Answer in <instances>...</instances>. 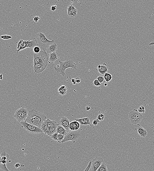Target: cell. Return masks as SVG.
<instances>
[{"label": "cell", "instance_id": "cell-1", "mask_svg": "<svg viewBox=\"0 0 154 171\" xmlns=\"http://www.w3.org/2000/svg\"><path fill=\"white\" fill-rule=\"evenodd\" d=\"M46 120V115L38 111L32 109L29 111L28 116L25 122L41 128L43 122Z\"/></svg>", "mask_w": 154, "mask_h": 171}, {"label": "cell", "instance_id": "cell-2", "mask_svg": "<svg viewBox=\"0 0 154 171\" xmlns=\"http://www.w3.org/2000/svg\"><path fill=\"white\" fill-rule=\"evenodd\" d=\"M59 62L60 65H57V67H54V68L57 73L63 76H65V71L67 68H70L77 70V65L72 60H67L63 62L59 61Z\"/></svg>", "mask_w": 154, "mask_h": 171}, {"label": "cell", "instance_id": "cell-3", "mask_svg": "<svg viewBox=\"0 0 154 171\" xmlns=\"http://www.w3.org/2000/svg\"><path fill=\"white\" fill-rule=\"evenodd\" d=\"M36 39L38 46L40 47L41 50H46L49 46L55 43L54 40H49L46 37L45 34L40 32H38L37 34Z\"/></svg>", "mask_w": 154, "mask_h": 171}, {"label": "cell", "instance_id": "cell-4", "mask_svg": "<svg viewBox=\"0 0 154 171\" xmlns=\"http://www.w3.org/2000/svg\"><path fill=\"white\" fill-rule=\"evenodd\" d=\"M48 56L46 50H41L38 53H34L33 64L42 63L48 65Z\"/></svg>", "mask_w": 154, "mask_h": 171}, {"label": "cell", "instance_id": "cell-5", "mask_svg": "<svg viewBox=\"0 0 154 171\" xmlns=\"http://www.w3.org/2000/svg\"><path fill=\"white\" fill-rule=\"evenodd\" d=\"M129 118L132 124L138 125L141 122L143 116L138 110L134 109L129 112Z\"/></svg>", "mask_w": 154, "mask_h": 171}, {"label": "cell", "instance_id": "cell-6", "mask_svg": "<svg viewBox=\"0 0 154 171\" xmlns=\"http://www.w3.org/2000/svg\"><path fill=\"white\" fill-rule=\"evenodd\" d=\"M20 123L23 127L30 133L36 134L43 133L41 128L29 123L25 121L21 122Z\"/></svg>", "mask_w": 154, "mask_h": 171}, {"label": "cell", "instance_id": "cell-7", "mask_svg": "<svg viewBox=\"0 0 154 171\" xmlns=\"http://www.w3.org/2000/svg\"><path fill=\"white\" fill-rule=\"evenodd\" d=\"M80 136V133L79 131H77V130L70 131L65 136L64 139L62 141L61 143L69 141H76L79 139Z\"/></svg>", "mask_w": 154, "mask_h": 171}, {"label": "cell", "instance_id": "cell-8", "mask_svg": "<svg viewBox=\"0 0 154 171\" xmlns=\"http://www.w3.org/2000/svg\"><path fill=\"white\" fill-rule=\"evenodd\" d=\"M104 162V159L101 157H97L91 161V171H97L103 163Z\"/></svg>", "mask_w": 154, "mask_h": 171}, {"label": "cell", "instance_id": "cell-9", "mask_svg": "<svg viewBox=\"0 0 154 171\" xmlns=\"http://www.w3.org/2000/svg\"><path fill=\"white\" fill-rule=\"evenodd\" d=\"M70 122L69 120L66 117H62L60 121V125L64 127L67 130V132H70L69 129Z\"/></svg>", "mask_w": 154, "mask_h": 171}, {"label": "cell", "instance_id": "cell-10", "mask_svg": "<svg viewBox=\"0 0 154 171\" xmlns=\"http://www.w3.org/2000/svg\"><path fill=\"white\" fill-rule=\"evenodd\" d=\"M47 66V65L42 63L33 64L34 71L35 73H41L46 69Z\"/></svg>", "mask_w": 154, "mask_h": 171}, {"label": "cell", "instance_id": "cell-11", "mask_svg": "<svg viewBox=\"0 0 154 171\" xmlns=\"http://www.w3.org/2000/svg\"><path fill=\"white\" fill-rule=\"evenodd\" d=\"M108 67L106 64L103 63V65H99L97 66V70L101 74H105L108 70Z\"/></svg>", "mask_w": 154, "mask_h": 171}, {"label": "cell", "instance_id": "cell-12", "mask_svg": "<svg viewBox=\"0 0 154 171\" xmlns=\"http://www.w3.org/2000/svg\"><path fill=\"white\" fill-rule=\"evenodd\" d=\"M138 126L136 129L137 133L139 135L142 137L145 138L147 136V131L142 127L138 124Z\"/></svg>", "mask_w": 154, "mask_h": 171}, {"label": "cell", "instance_id": "cell-13", "mask_svg": "<svg viewBox=\"0 0 154 171\" xmlns=\"http://www.w3.org/2000/svg\"><path fill=\"white\" fill-rule=\"evenodd\" d=\"M80 127V124L78 121H73L70 122L69 129L70 131H76L78 130Z\"/></svg>", "mask_w": 154, "mask_h": 171}, {"label": "cell", "instance_id": "cell-14", "mask_svg": "<svg viewBox=\"0 0 154 171\" xmlns=\"http://www.w3.org/2000/svg\"><path fill=\"white\" fill-rule=\"evenodd\" d=\"M75 120L78 121L82 125H90V126H93L90 123V119L88 117L80 119H75Z\"/></svg>", "mask_w": 154, "mask_h": 171}, {"label": "cell", "instance_id": "cell-15", "mask_svg": "<svg viewBox=\"0 0 154 171\" xmlns=\"http://www.w3.org/2000/svg\"><path fill=\"white\" fill-rule=\"evenodd\" d=\"M22 107V115H21V120H20V122H21L25 121L28 116L29 111L26 108H25L24 107Z\"/></svg>", "mask_w": 154, "mask_h": 171}, {"label": "cell", "instance_id": "cell-16", "mask_svg": "<svg viewBox=\"0 0 154 171\" xmlns=\"http://www.w3.org/2000/svg\"><path fill=\"white\" fill-rule=\"evenodd\" d=\"M59 58L58 53L56 51L55 52L50 54L49 61L51 63L54 62L56 60L59 59Z\"/></svg>", "mask_w": 154, "mask_h": 171}, {"label": "cell", "instance_id": "cell-17", "mask_svg": "<svg viewBox=\"0 0 154 171\" xmlns=\"http://www.w3.org/2000/svg\"><path fill=\"white\" fill-rule=\"evenodd\" d=\"M57 45L56 43L52 44L48 47L46 49V51L48 54L52 53L56 51L57 50Z\"/></svg>", "mask_w": 154, "mask_h": 171}, {"label": "cell", "instance_id": "cell-18", "mask_svg": "<svg viewBox=\"0 0 154 171\" xmlns=\"http://www.w3.org/2000/svg\"><path fill=\"white\" fill-rule=\"evenodd\" d=\"M38 42L37 39L29 40L27 43V48L33 49L36 46H38Z\"/></svg>", "mask_w": 154, "mask_h": 171}, {"label": "cell", "instance_id": "cell-19", "mask_svg": "<svg viewBox=\"0 0 154 171\" xmlns=\"http://www.w3.org/2000/svg\"><path fill=\"white\" fill-rule=\"evenodd\" d=\"M22 107H21L20 108L18 109L15 112V114L14 115V117L16 119L18 122H20V120H21V115H22Z\"/></svg>", "mask_w": 154, "mask_h": 171}, {"label": "cell", "instance_id": "cell-20", "mask_svg": "<svg viewBox=\"0 0 154 171\" xmlns=\"http://www.w3.org/2000/svg\"><path fill=\"white\" fill-rule=\"evenodd\" d=\"M57 132L59 134H62L66 135L67 133V132L66 129H65L63 126L61 125H59L57 127Z\"/></svg>", "mask_w": 154, "mask_h": 171}, {"label": "cell", "instance_id": "cell-21", "mask_svg": "<svg viewBox=\"0 0 154 171\" xmlns=\"http://www.w3.org/2000/svg\"><path fill=\"white\" fill-rule=\"evenodd\" d=\"M41 128L43 131V132L45 133L46 134H47L50 128L47 124L46 120L44 121L43 122L42 125H41Z\"/></svg>", "mask_w": 154, "mask_h": 171}, {"label": "cell", "instance_id": "cell-22", "mask_svg": "<svg viewBox=\"0 0 154 171\" xmlns=\"http://www.w3.org/2000/svg\"><path fill=\"white\" fill-rule=\"evenodd\" d=\"M47 124L49 128H51L54 127H57L59 125L57 123V122L55 121H51L49 119H47L46 120Z\"/></svg>", "mask_w": 154, "mask_h": 171}, {"label": "cell", "instance_id": "cell-23", "mask_svg": "<svg viewBox=\"0 0 154 171\" xmlns=\"http://www.w3.org/2000/svg\"><path fill=\"white\" fill-rule=\"evenodd\" d=\"M29 41V40L27 41H24L20 49H18L17 50H15V51L17 52V54H18L20 51L25 49H26L27 48V43Z\"/></svg>", "mask_w": 154, "mask_h": 171}, {"label": "cell", "instance_id": "cell-24", "mask_svg": "<svg viewBox=\"0 0 154 171\" xmlns=\"http://www.w3.org/2000/svg\"><path fill=\"white\" fill-rule=\"evenodd\" d=\"M58 92L61 95H64L66 94L67 92V90H66V86L65 85H62L61 86L59 89Z\"/></svg>", "mask_w": 154, "mask_h": 171}, {"label": "cell", "instance_id": "cell-25", "mask_svg": "<svg viewBox=\"0 0 154 171\" xmlns=\"http://www.w3.org/2000/svg\"><path fill=\"white\" fill-rule=\"evenodd\" d=\"M78 10L76 9L73 10L68 13V16L71 18H74L77 16Z\"/></svg>", "mask_w": 154, "mask_h": 171}, {"label": "cell", "instance_id": "cell-26", "mask_svg": "<svg viewBox=\"0 0 154 171\" xmlns=\"http://www.w3.org/2000/svg\"><path fill=\"white\" fill-rule=\"evenodd\" d=\"M104 77L105 81L108 83L112 80V75L109 73H108L107 72L104 74Z\"/></svg>", "mask_w": 154, "mask_h": 171}, {"label": "cell", "instance_id": "cell-27", "mask_svg": "<svg viewBox=\"0 0 154 171\" xmlns=\"http://www.w3.org/2000/svg\"><path fill=\"white\" fill-rule=\"evenodd\" d=\"M97 171H107L108 170L106 164L105 162H103L100 165L97 170Z\"/></svg>", "mask_w": 154, "mask_h": 171}, {"label": "cell", "instance_id": "cell-28", "mask_svg": "<svg viewBox=\"0 0 154 171\" xmlns=\"http://www.w3.org/2000/svg\"><path fill=\"white\" fill-rule=\"evenodd\" d=\"M57 128V127H52L50 128L48 132L47 133V135L50 137H51L53 134L56 132Z\"/></svg>", "mask_w": 154, "mask_h": 171}, {"label": "cell", "instance_id": "cell-29", "mask_svg": "<svg viewBox=\"0 0 154 171\" xmlns=\"http://www.w3.org/2000/svg\"><path fill=\"white\" fill-rule=\"evenodd\" d=\"M9 158V155L8 153L6 152H3L0 155V159L7 160Z\"/></svg>", "mask_w": 154, "mask_h": 171}, {"label": "cell", "instance_id": "cell-30", "mask_svg": "<svg viewBox=\"0 0 154 171\" xmlns=\"http://www.w3.org/2000/svg\"><path fill=\"white\" fill-rule=\"evenodd\" d=\"M65 136L61 134H59L58 135V142L59 143H61L62 141L64 139Z\"/></svg>", "mask_w": 154, "mask_h": 171}, {"label": "cell", "instance_id": "cell-31", "mask_svg": "<svg viewBox=\"0 0 154 171\" xmlns=\"http://www.w3.org/2000/svg\"><path fill=\"white\" fill-rule=\"evenodd\" d=\"M58 133L57 132V131L56 132L53 134L52 136L51 137V138L53 139L55 141H58Z\"/></svg>", "mask_w": 154, "mask_h": 171}, {"label": "cell", "instance_id": "cell-32", "mask_svg": "<svg viewBox=\"0 0 154 171\" xmlns=\"http://www.w3.org/2000/svg\"><path fill=\"white\" fill-rule=\"evenodd\" d=\"M41 50V49L40 47L38 46H36L33 49V52L34 53H38L40 52Z\"/></svg>", "mask_w": 154, "mask_h": 171}, {"label": "cell", "instance_id": "cell-33", "mask_svg": "<svg viewBox=\"0 0 154 171\" xmlns=\"http://www.w3.org/2000/svg\"><path fill=\"white\" fill-rule=\"evenodd\" d=\"M6 163L5 164H2V163H0V169H2L4 171H10V170H8L6 165Z\"/></svg>", "mask_w": 154, "mask_h": 171}, {"label": "cell", "instance_id": "cell-34", "mask_svg": "<svg viewBox=\"0 0 154 171\" xmlns=\"http://www.w3.org/2000/svg\"><path fill=\"white\" fill-rule=\"evenodd\" d=\"M105 118V115L103 114H99L98 116L97 117V119H98L99 121H104Z\"/></svg>", "mask_w": 154, "mask_h": 171}, {"label": "cell", "instance_id": "cell-35", "mask_svg": "<svg viewBox=\"0 0 154 171\" xmlns=\"http://www.w3.org/2000/svg\"><path fill=\"white\" fill-rule=\"evenodd\" d=\"M97 79L98 80L100 83L101 84L103 83V82H105V81H105L104 77L102 76H99L98 77Z\"/></svg>", "mask_w": 154, "mask_h": 171}, {"label": "cell", "instance_id": "cell-36", "mask_svg": "<svg viewBox=\"0 0 154 171\" xmlns=\"http://www.w3.org/2000/svg\"><path fill=\"white\" fill-rule=\"evenodd\" d=\"M0 38L4 40H9L11 39L12 37L11 36L8 35H2L1 36Z\"/></svg>", "mask_w": 154, "mask_h": 171}, {"label": "cell", "instance_id": "cell-37", "mask_svg": "<svg viewBox=\"0 0 154 171\" xmlns=\"http://www.w3.org/2000/svg\"><path fill=\"white\" fill-rule=\"evenodd\" d=\"M76 9L75 7L73 5H69L67 8V13H69L71 11Z\"/></svg>", "mask_w": 154, "mask_h": 171}, {"label": "cell", "instance_id": "cell-38", "mask_svg": "<svg viewBox=\"0 0 154 171\" xmlns=\"http://www.w3.org/2000/svg\"><path fill=\"white\" fill-rule=\"evenodd\" d=\"M93 83L94 85L96 87H100L102 86L101 84L100 83L97 79H95L93 82Z\"/></svg>", "mask_w": 154, "mask_h": 171}, {"label": "cell", "instance_id": "cell-39", "mask_svg": "<svg viewBox=\"0 0 154 171\" xmlns=\"http://www.w3.org/2000/svg\"><path fill=\"white\" fill-rule=\"evenodd\" d=\"M138 111L141 113H145V107L144 106H141L139 107V109L138 110Z\"/></svg>", "mask_w": 154, "mask_h": 171}, {"label": "cell", "instance_id": "cell-40", "mask_svg": "<svg viewBox=\"0 0 154 171\" xmlns=\"http://www.w3.org/2000/svg\"><path fill=\"white\" fill-rule=\"evenodd\" d=\"M100 122V121H99L98 119H96V120H94L92 122V125L93 126H96Z\"/></svg>", "mask_w": 154, "mask_h": 171}, {"label": "cell", "instance_id": "cell-41", "mask_svg": "<svg viewBox=\"0 0 154 171\" xmlns=\"http://www.w3.org/2000/svg\"><path fill=\"white\" fill-rule=\"evenodd\" d=\"M91 161H90L89 162V163L87 165V167L86 168L85 170H84L85 171H89L90 168H91Z\"/></svg>", "mask_w": 154, "mask_h": 171}, {"label": "cell", "instance_id": "cell-42", "mask_svg": "<svg viewBox=\"0 0 154 171\" xmlns=\"http://www.w3.org/2000/svg\"><path fill=\"white\" fill-rule=\"evenodd\" d=\"M40 19V17L38 16H35V17H34V18H33L34 22L35 23H38V22L39 21Z\"/></svg>", "mask_w": 154, "mask_h": 171}, {"label": "cell", "instance_id": "cell-43", "mask_svg": "<svg viewBox=\"0 0 154 171\" xmlns=\"http://www.w3.org/2000/svg\"><path fill=\"white\" fill-rule=\"evenodd\" d=\"M23 41L24 40H20V41L18 42V44H17V49H20V47H21V45H22V43H23Z\"/></svg>", "mask_w": 154, "mask_h": 171}, {"label": "cell", "instance_id": "cell-44", "mask_svg": "<svg viewBox=\"0 0 154 171\" xmlns=\"http://www.w3.org/2000/svg\"><path fill=\"white\" fill-rule=\"evenodd\" d=\"M57 7V5H54V6H52L51 7V10L52 11H54L56 10V7Z\"/></svg>", "mask_w": 154, "mask_h": 171}, {"label": "cell", "instance_id": "cell-45", "mask_svg": "<svg viewBox=\"0 0 154 171\" xmlns=\"http://www.w3.org/2000/svg\"><path fill=\"white\" fill-rule=\"evenodd\" d=\"M75 80L76 83H80V82H81V79H80V78L79 77H77L76 78Z\"/></svg>", "mask_w": 154, "mask_h": 171}, {"label": "cell", "instance_id": "cell-46", "mask_svg": "<svg viewBox=\"0 0 154 171\" xmlns=\"http://www.w3.org/2000/svg\"><path fill=\"white\" fill-rule=\"evenodd\" d=\"M71 82L74 85L76 84V81L75 79H74V78H73V79H71Z\"/></svg>", "mask_w": 154, "mask_h": 171}, {"label": "cell", "instance_id": "cell-47", "mask_svg": "<svg viewBox=\"0 0 154 171\" xmlns=\"http://www.w3.org/2000/svg\"><path fill=\"white\" fill-rule=\"evenodd\" d=\"M20 166V163H17L15 164V167L16 168H18Z\"/></svg>", "mask_w": 154, "mask_h": 171}, {"label": "cell", "instance_id": "cell-48", "mask_svg": "<svg viewBox=\"0 0 154 171\" xmlns=\"http://www.w3.org/2000/svg\"><path fill=\"white\" fill-rule=\"evenodd\" d=\"M86 110L89 111V110L91 109V108H90V107H89V106H86Z\"/></svg>", "mask_w": 154, "mask_h": 171}, {"label": "cell", "instance_id": "cell-49", "mask_svg": "<svg viewBox=\"0 0 154 171\" xmlns=\"http://www.w3.org/2000/svg\"><path fill=\"white\" fill-rule=\"evenodd\" d=\"M152 45H154V42H151L149 44V46H152Z\"/></svg>", "mask_w": 154, "mask_h": 171}, {"label": "cell", "instance_id": "cell-50", "mask_svg": "<svg viewBox=\"0 0 154 171\" xmlns=\"http://www.w3.org/2000/svg\"><path fill=\"white\" fill-rule=\"evenodd\" d=\"M2 77L3 78V76L2 74H1L0 79H1V80H2Z\"/></svg>", "mask_w": 154, "mask_h": 171}, {"label": "cell", "instance_id": "cell-51", "mask_svg": "<svg viewBox=\"0 0 154 171\" xmlns=\"http://www.w3.org/2000/svg\"><path fill=\"white\" fill-rule=\"evenodd\" d=\"M107 85V83H105V86H106Z\"/></svg>", "mask_w": 154, "mask_h": 171}]
</instances>
